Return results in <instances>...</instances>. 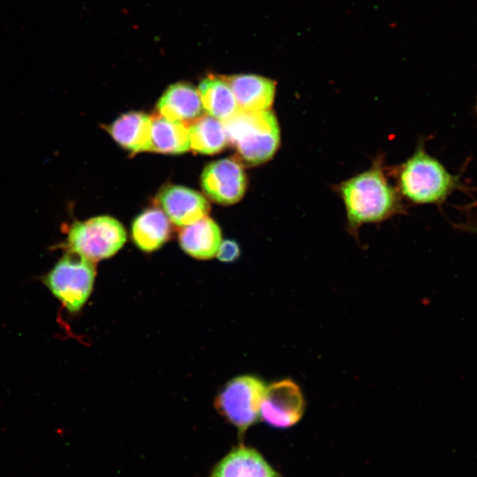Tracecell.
<instances>
[{"label": "cell", "instance_id": "obj_1", "mask_svg": "<svg viewBox=\"0 0 477 477\" xmlns=\"http://www.w3.org/2000/svg\"><path fill=\"white\" fill-rule=\"evenodd\" d=\"M346 213L347 230L356 236L365 223H381L404 212L403 198L390 184L382 156L372 166L334 186Z\"/></svg>", "mask_w": 477, "mask_h": 477}, {"label": "cell", "instance_id": "obj_2", "mask_svg": "<svg viewBox=\"0 0 477 477\" xmlns=\"http://www.w3.org/2000/svg\"><path fill=\"white\" fill-rule=\"evenodd\" d=\"M395 171L400 195L413 204L441 205L455 191H467L459 176L429 155L423 142Z\"/></svg>", "mask_w": 477, "mask_h": 477}, {"label": "cell", "instance_id": "obj_3", "mask_svg": "<svg viewBox=\"0 0 477 477\" xmlns=\"http://www.w3.org/2000/svg\"><path fill=\"white\" fill-rule=\"evenodd\" d=\"M223 124L228 143L237 150L235 158L243 165L256 166L269 161L280 146V126L271 110H239Z\"/></svg>", "mask_w": 477, "mask_h": 477}, {"label": "cell", "instance_id": "obj_4", "mask_svg": "<svg viewBox=\"0 0 477 477\" xmlns=\"http://www.w3.org/2000/svg\"><path fill=\"white\" fill-rule=\"evenodd\" d=\"M64 228L66 238L61 247L94 263L114 255L126 240L122 224L108 216L74 220Z\"/></svg>", "mask_w": 477, "mask_h": 477}, {"label": "cell", "instance_id": "obj_5", "mask_svg": "<svg viewBox=\"0 0 477 477\" xmlns=\"http://www.w3.org/2000/svg\"><path fill=\"white\" fill-rule=\"evenodd\" d=\"M95 277L94 262L66 252L43 276L42 282L68 312L75 313L89 298Z\"/></svg>", "mask_w": 477, "mask_h": 477}, {"label": "cell", "instance_id": "obj_6", "mask_svg": "<svg viewBox=\"0 0 477 477\" xmlns=\"http://www.w3.org/2000/svg\"><path fill=\"white\" fill-rule=\"evenodd\" d=\"M265 390L266 385L259 377L237 376L219 392L216 406L229 422L244 432L258 420Z\"/></svg>", "mask_w": 477, "mask_h": 477}, {"label": "cell", "instance_id": "obj_7", "mask_svg": "<svg viewBox=\"0 0 477 477\" xmlns=\"http://www.w3.org/2000/svg\"><path fill=\"white\" fill-rule=\"evenodd\" d=\"M305 405L300 387L293 380L284 378L266 387L260 416L274 428H287L302 418Z\"/></svg>", "mask_w": 477, "mask_h": 477}, {"label": "cell", "instance_id": "obj_8", "mask_svg": "<svg viewBox=\"0 0 477 477\" xmlns=\"http://www.w3.org/2000/svg\"><path fill=\"white\" fill-rule=\"evenodd\" d=\"M201 180L205 194L213 201L223 205L239 201L247 186L243 164L235 157L208 164L203 170Z\"/></svg>", "mask_w": 477, "mask_h": 477}, {"label": "cell", "instance_id": "obj_9", "mask_svg": "<svg viewBox=\"0 0 477 477\" xmlns=\"http://www.w3.org/2000/svg\"><path fill=\"white\" fill-rule=\"evenodd\" d=\"M156 201L167 217L174 224L182 227L207 216L209 212L207 199L186 186H163L157 193Z\"/></svg>", "mask_w": 477, "mask_h": 477}, {"label": "cell", "instance_id": "obj_10", "mask_svg": "<svg viewBox=\"0 0 477 477\" xmlns=\"http://www.w3.org/2000/svg\"><path fill=\"white\" fill-rule=\"evenodd\" d=\"M223 79L231 88L239 110H270L276 91V83L273 80L256 74H237Z\"/></svg>", "mask_w": 477, "mask_h": 477}, {"label": "cell", "instance_id": "obj_11", "mask_svg": "<svg viewBox=\"0 0 477 477\" xmlns=\"http://www.w3.org/2000/svg\"><path fill=\"white\" fill-rule=\"evenodd\" d=\"M156 108L161 116L183 123L193 122L204 115L199 91L186 82L170 86L159 99Z\"/></svg>", "mask_w": 477, "mask_h": 477}, {"label": "cell", "instance_id": "obj_12", "mask_svg": "<svg viewBox=\"0 0 477 477\" xmlns=\"http://www.w3.org/2000/svg\"><path fill=\"white\" fill-rule=\"evenodd\" d=\"M105 129L125 149L135 153L150 151L152 117L145 113H125Z\"/></svg>", "mask_w": 477, "mask_h": 477}, {"label": "cell", "instance_id": "obj_13", "mask_svg": "<svg viewBox=\"0 0 477 477\" xmlns=\"http://www.w3.org/2000/svg\"><path fill=\"white\" fill-rule=\"evenodd\" d=\"M210 477H280L254 449L238 447L227 454Z\"/></svg>", "mask_w": 477, "mask_h": 477}, {"label": "cell", "instance_id": "obj_14", "mask_svg": "<svg viewBox=\"0 0 477 477\" xmlns=\"http://www.w3.org/2000/svg\"><path fill=\"white\" fill-rule=\"evenodd\" d=\"M181 248L197 259H210L216 254L221 244L219 226L205 216L189 225L184 226L178 236Z\"/></svg>", "mask_w": 477, "mask_h": 477}, {"label": "cell", "instance_id": "obj_15", "mask_svg": "<svg viewBox=\"0 0 477 477\" xmlns=\"http://www.w3.org/2000/svg\"><path fill=\"white\" fill-rule=\"evenodd\" d=\"M171 233L169 218L163 211L150 208L141 213L132 226V236L135 245L144 252L158 249Z\"/></svg>", "mask_w": 477, "mask_h": 477}, {"label": "cell", "instance_id": "obj_16", "mask_svg": "<svg viewBox=\"0 0 477 477\" xmlns=\"http://www.w3.org/2000/svg\"><path fill=\"white\" fill-rule=\"evenodd\" d=\"M199 94L208 115L224 121L239 110L235 96L223 77L209 75L199 85Z\"/></svg>", "mask_w": 477, "mask_h": 477}, {"label": "cell", "instance_id": "obj_17", "mask_svg": "<svg viewBox=\"0 0 477 477\" xmlns=\"http://www.w3.org/2000/svg\"><path fill=\"white\" fill-rule=\"evenodd\" d=\"M190 148L188 124L163 116L152 117L150 151L181 154Z\"/></svg>", "mask_w": 477, "mask_h": 477}, {"label": "cell", "instance_id": "obj_18", "mask_svg": "<svg viewBox=\"0 0 477 477\" xmlns=\"http://www.w3.org/2000/svg\"><path fill=\"white\" fill-rule=\"evenodd\" d=\"M188 131L190 148L200 154H216L228 144L223 122L210 115H202L191 122Z\"/></svg>", "mask_w": 477, "mask_h": 477}, {"label": "cell", "instance_id": "obj_19", "mask_svg": "<svg viewBox=\"0 0 477 477\" xmlns=\"http://www.w3.org/2000/svg\"><path fill=\"white\" fill-rule=\"evenodd\" d=\"M216 255L221 261L232 262L240 255L239 246L234 240H224L221 242L217 249Z\"/></svg>", "mask_w": 477, "mask_h": 477}, {"label": "cell", "instance_id": "obj_20", "mask_svg": "<svg viewBox=\"0 0 477 477\" xmlns=\"http://www.w3.org/2000/svg\"><path fill=\"white\" fill-rule=\"evenodd\" d=\"M458 228L477 234V225H458Z\"/></svg>", "mask_w": 477, "mask_h": 477}, {"label": "cell", "instance_id": "obj_21", "mask_svg": "<svg viewBox=\"0 0 477 477\" xmlns=\"http://www.w3.org/2000/svg\"><path fill=\"white\" fill-rule=\"evenodd\" d=\"M476 116H477V107H476Z\"/></svg>", "mask_w": 477, "mask_h": 477}]
</instances>
